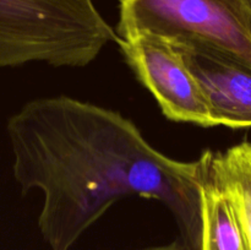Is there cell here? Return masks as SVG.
I'll list each match as a JSON object with an SVG mask.
<instances>
[{
	"mask_svg": "<svg viewBox=\"0 0 251 250\" xmlns=\"http://www.w3.org/2000/svg\"><path fill=\"white\" fill-rule=\"evenodd\" d=\"M180 48L207 98L213 126L251 127V66L206 49Z\"/></svg>",
	"mask_w": 251,
	"mask_h": 250,
	"instance_id": "cell-5",
	"label": "cell"
},
{
	"mask_svg": "<svg viewBox=\"0 0 251 250\" xmlns=\"http://www.w3.org/2000/svg\"><path fill=\"white\" fill-rule=\"evenodd\" d=\"M6 135L21 193L43 195L38 227L51 250H70L127 196L159 201L183 249L200 250L201 158H171L120 113L68 96L27 102L7 119Z\"/></svg>",
	"mask_w": 251,
	"mask_h": 250,
	"instance_id": "cell-1",
	"label": "cell"
},
{
	"mask_svg": "<svg viewBox=\"0 0 251 250\" xmlns=\"http://www.w3.org/2000/svg\"><path fill=\"white\" fill-rule=\"evenodd\" d=\"M208 173L229 201L251 250V141L203 152Z\"/></svg>",
	"mask_w": 251,
	"mask_h": 250,
	"instance_id": "cell-6",
	"label": "cell"
},
{
	"mask_svg": "<svg viewBox=\"0 0 251 250\" xmlns=\"http://www.w3.org/2000/svg\"><path fill=\"white\" fill-rule=\"evenodd\" d=\"M245 6H247L248 11V19H249V25H250V31H251V0H244Z\"/></svg>",
	"mask_w": 251,
	"mask_h": 250,
	"instance_id": "cell-8",
	"label": "cell"
},
{
	"mask_svg": "<svg viewBox=\"0 0 251 250\" xmlns=\"http://www.w3.org/2000/svg\"><path fill=\"white\" fill-rule=\"evenodd\" d=\"M117 41L93 0H0V69L82 68Z\"/></svg>",
	"mask_w": 251,
	"mask_h": 250,
	"instance_id": "cell-2",
	"label": "cell"
},
{
	"mask_svg": "<svg viewBox=\"0 0 251 250\" xmlns=\"http://www.w3.org/2000/svg\"><path fill=\"white\" fill-rule=\"evenodd\" d=\"M200 250H249L242 227L225 194L211 178L203 153Z\"/></svg>",
	"mask_w": 251,
	"mask_h": 250,
	"instance_id": "cell-7",
	"label": "cell"
},
{
	"mask_svg": "<svg viewBox=\"0 0 251 250\" xmlns=\"http://www.w3.org/2000/svg\"><path fill=\"white\" fill-rule=\"evenodd\" d=\"M127 64L174 122L213 126L202 87L180 47L150 34L118 38Z\"/></svg>",
	"mask_w": 251,
	"mask_h": 250,
	"instance_id": "cell-4",
	"label": "cell"
},
{
	"mask_svg": "<svg viewBox=\"0 0 251 250\" xmlns=\"http://www.w3.org/2000/svg\"><path fill=\"white\" fill-rule=\"evenodd\" d=\"M118 1V38L150 34L251 66V31L244 0Z\"/></svg>",
	"mask_w": 251,
	"mask_h": 250,
	"instance_id": "cell-3",
	"label": "cell"
}]
</instances>
